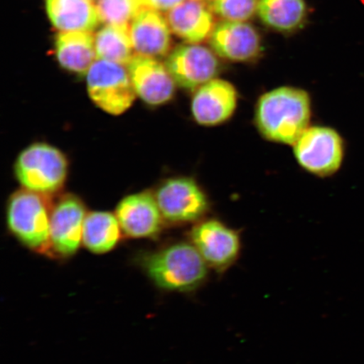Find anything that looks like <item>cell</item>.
Wrapping results in <instances>:
<instances>
[{"label":"cell","mask_w":364,"mask_h":364,"mask_svg":"<svg viewBox=\"0 0 364 364\" xmlns=\"http://www.w3.org/2000/svg\"><path fill=\"white\" fill-rule=\"evenodd\" d=\"M255 117L264 138L294 145L309 127L311 100L302 89L290 86L273 89L258 100Z\"/></svg>","instance_id":"cell-1"},{"label":"cell","mask_w":364,"mask_h":364,"mask_svg":"<svg viewBox=\"0 0 364 364\" xmlns=\"http://www.w3.org/2000/svg\"><path fill=\"white\" fill-rule=\"evenodd\" d=\"M144 267L158 288L184 293L206 281L209 267L193 243L179 242L149 255Z\"/></svg>","instance_id":"cell-2"},{"label":"cell","mask_w":364,"mask_h":364,"mask_svg":"<svg viewBox=\"0 0 364 364\" xmlns=\"http://www.w3.org/2000/svg\"><path fill=\"white\" fill-rule=\"evenodd\" d=\"M51 213L44 195L18 191L8 202V229L27 249L48 257Z\"/></svg>","instance_id":"cell-3"},{"label":"cell","mask_w":364,"mask_h":364,"mask_svg":"<svg viewBox=\"0 0 364 364\" xmlns=\"http://www.w3.org/2000/svg\"><path fill=\"white\" fill-rule=\"evenodd\" d=\"M15 173L24 189L43 195L51 194L65 184L68 161L58 149L48 144L36 143L17 157Z\"/></svg>","instance_id":"cell-4"},{"label":"cell","mask_w":364,"mask_h":364,"mask_svg":"<svg viewBox=\"0 0 364 364\" xmlns=\"http://www.w3.org/2000/svg\"><path fill=\"white\" fill-rule=\"evenodd\" d=\"M293 147L299 165L317 176L336 174L344 161V139L338 131L330 127H309Z\"/></svg>","instance_id":"cell-5"},{"label":"cell","mask_w":364,"mask_h":364,"mask_svg":"<svg viewBox=\"0 0 364 364\" xmlns=\"http://www.w3.org/2000/svg\"><path fill=\"white\" fill-rule=\"evenodd\" d=\"M90 97L112 115H120L133 105L136 92L124 65L97 58L86 74Z\"/></svg>","instance_id":"cell-6"},{"label":"cell","mask_w":364,"mask_h":364,"mask_svg":"<svg viewBox=\"0 0 364 364\" xmlns=\"http://www.w3.org/2000/svg\"><path fill=\"white\" fill-rule=\"evenodd\" d=\"M154 197L164 220L175 224L197 221L208 208L206 195L197 182L188 177L167 180Z\"/></svg>","instance_id":"cell-7"},{"label":"cell","mask_w":364,"mask_h":364,"mask_svg":"<svg viewBox=\"0 0 364 364\" xmlns=\"http://www.w3.org/2000/svg\"><path fill=\"white\" fill-rule=\"evenodd\" d=\"M85 205L75 196H66L52 209L48 257L67 259L75 256L82 244Z\"/></svg>","instance_id":"cell-8"},{"label":"cell","mask_w":364,"mask_h":364,"mask_svg":"<svg viewBox=\"0 0 364 364\" xmlns=\"http://www.w3.org/2000/svg\"><path fill=\"white\" fill-rule=\"evenodd\" d=\"M176 85L197 90L216 78L220 63L212 50L195 43L181 45L170 53L165 63Z\"/></svg>","instance_id":"cell-9"},{"label":"cell","mask_w":364,"mask_h":364,"mask_svg":"<svg viewBox=\"0 0 364 364\" xmlns=\"http://www.w3.org/2000/svg\"><path fill=\"white\" fill-rule=\"evenodd\" d=\"M191 240L208 266L218 272L227 270L240 252L237 232L217 220L196 225L191 232Z\"/></svg>","instance_id":"cell-10"},{"label":"cell","mask_w":364,"mask_h":364,"mask_svg":"<svg viewBox=\"0 0 364 364\" xmlns=\"http://www.w3.org/2000/svg\"><path fill=\"white\" fill-rule=\"evenodd\" d=\"M127 67L136 95L145 103L159 106L174 97L175 81L156 58L136 54Z\"/></svg>","instance_id":"cell-11"},{"label":"cell","mask_w":364,"mask_h":364,"mask_svg":"<svg viewBox=\"0 0 364 364\" xmlns=\"http://www.w3.org/2000/svg\"><path fill=\"white\" fill-rule=\"evenodd\" d=\"M238 93L230 82L213 79L196 90L192 113L200 125L212 127L224 124L234 115Z\"/></svg>","instance_id":"cell-12"},{"label":"cell","mask_w":364,"mask_h":364,"mask_svg":"<svg viewBox=\"0 0 364 364\" xmlns=\"http://www.w3.org/2000/svg\"><path fill=\"white\" fill-rule=\"evenodd\" d=\"M122 231L134 239L151 238L161 230L163 215L156 197L149 193L124 198L116 209Z\"/></svg>","instance_id":"cell-13"},{"label":"cell","mask_w":364,"mask_h":364,"mask_svg":"<svg viewBox=\"0 0 364 364\" xmlns=\"http://www.w3.org/2000/svg\"><path fill=\"white\" fill-rule=\"evenodd\" d=\"M209 43L218 56L233 62L252 60L262 48L260 36L245 21L218 23L209 36Z\"/></svg>","instance_id":"cell-14"},{"label":"cell","mask_w":364,"mask_h":364,"mask_svg":"<svg viewBox=\"0 0 364 364\" xmlns=\"http://www.w3.org/2000/svg\"><path fill=\"white\" fill-rule=\"evenodd\" d=\"M132 44L139 55L159 58L169 52L171 28L159 11L143 8L129 26Z\"/></svg>","instance_id":"cell-15"},{"label":"cell","mask_w":364,"mask_h":364,"mask_svg":"<svg viewBox=\"0 0 364 364\" xmlns=\"http://www.w3.org/2000/svg\"><path fill=\"white\" fill-rule=\"evenodd\" d=\"M166 20L171 30L189 43H198L215 28L213 13L201 0H185L170 11Z\"/></svg>","instance_id":"cell-16"},{"label":"cell","mask_w":364,"mask_h":364,"mask_svg":"<svg viewBox=\"0 0 364 364\" xmlns=\"http://www.w3.org/2000/svg\"><path fill=\"white\" fill-rule=\"evenodd\" d=\"M46 7L50 21L60 31L91 33L101 22L91 0H47Z\"/></svg>","instance_id":"cell-17"},{"label":"cell","mask_w":364,"mask_h":364,"mask_svg":"<svg viewBox=\"0 0 364 364\" xmlns=\"http://www.w3.org/2000/svg\"><path fill=\"white\" fill-rule=\"evenodd\" d=\"M59 65L75 74H87L97 60L95 36L87 31H60L55 40Z\"/></svg>","instance_id":"cell-18"},{"label":"cell","mask_w":364,"mask_h":364,"mask_svg":"<svg viewBox=\"0 0 364 364\" xmlns=\"http://www.w3.org/2000/svg\"><path fill=\"white\" fill-rule=\"evenodd\" d=\"M122 229L116 215L91 212L85 217L82 244L94 254H105L115 248L121 240Z\"/></svg>","instance_id":"cell-19"},{"label":"cell","mask_w":364,"mask_h":364,"mask_svg":"<svg viewBox=\"0 0 364 364\" xmlns=\"http://www.w3.org/2000/svg\"><path fill=\"white\" fill-rule=\"evenodd\" d=\"M257 13L264 24L282 33L301 26L306 16L304 0H259Z\"/></svg>","instance_id":"cell-20"},{"label":"cell","mask_w":364,"mask_h":364,"mask_svg":"<svg viewBox=\"0 0 364 364\" xmlns=\"http://www.w3.org/2000/svg\"><path fill=\"white\" fill-rule=\"evenodd\" d=\"M95 52L98 59L127 66L133 58L129 27L107 25L95 36Z\"/></svg>","instance_id":"cell-21"},{"label":"cell","mask_w":364,"mask_h":364,"mask_svg":"<svg viewBox=\"0 0 364 364\" xmlns=\"http://www.w3.org/2000/svg\"><path fill=\"white\" fill-rule=\"evenodd\" d=\"M100 20L106 25L129 27L144 8L140 0H97Z\"/></svg>","instance_id":"cell-22"},{"label":"cell","mask_w":364,"mask_h":364,"mask_svg":"<svg viewBox=\"0 0 364 364\" xmlns=\"http://www.w3.org/2000/svg\"><path fill=\"white\" fill-rule=\"evenodd\" d=\"M259 0H213L211 10L225 21H245L257 11Z\"/></svg>","instance_id":"cell-23"},{"label":"cell","mask_w":364,"mask_h":364,"mask_svg":"<svg viewBox=\"0 0 364 364\" xmlns=\"http://www.w3.org/2000/svg\"><path fill=\"white\" fill-rule=\"evenodd\" d=\"M185 0H140L143 7L151 10L161 11H170Z\"/></svg>","instance_id":"cell-24"},{"label":"cell","mask_w":364,"mask_h":364,"mask_svg":"<svg viewBox=\"0 0 364 364\" xmlns=\"http://www.w3.org/2000/svg\"><path fill=\"white\" fill-rule=\"evenodd\" d=\"M201 1H213V0H201Z\"/></svg>","instance_id":"cell-25"}]
</instances>
